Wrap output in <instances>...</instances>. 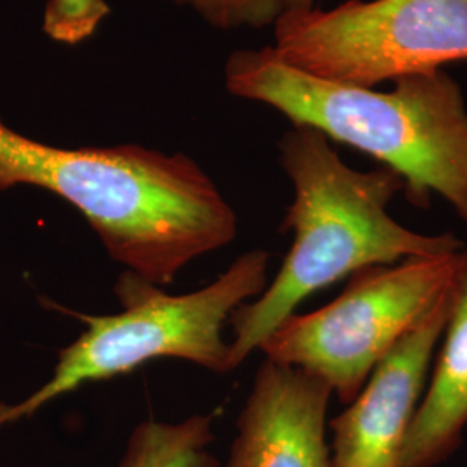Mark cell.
I'll return each instance as SVG.
<instances>
[{"instance_id":"cell-9","label":"cell","mask_w":467,"mask_h":467,"mask_svg":"<svg viewBox=\"0 0 467 467\" xmlns=\"http://www.w3.org/2000/svg\"><path fill=\"white\" fill-rule=\"evenodd\" d=\"M430 384L410 424L401 467H434L449 459L467 426V251L457 258L451 314Z\"/></svg>"},{"instance_id":"cell-3","label":"cell","mask_w":467,"mask_h":467,"mask_svg":"<svg viewBox=\"0 0 467 467\" xmlns=\"http://www.w3.org/2000/svg\"><path fill=\"white\" fill-rule=\"evenodd\" d=\"M223 75L235 98L372 156L400 175L410 202L428 208L438 194L467 222L466 99L443 69L405 75L378 92L318 78L264 47L233 52Z\"/></svg>"},{"instance_id":"cell-7","label":"cell","mask_w":467,"mask_h":467,"mask_svg":"<svg viewBox=\"0 0 467 467\" xmlns=\"http://www.w3.org/2000/svg\"><path fill=\"white\" fill-rule=\"evenodd\" d=\"M449 314L451 285L388 351L355 400L327 424L333 431L331 466L401 467L403 445Z\"/></svg>"},{"instance_id":"cell-11","label":"cell","mask_w":467,"mask_h":467,"mask_svg":"<svg viewBox=\"0 0 467 467\" xmlns=\"http://www.w3.org/2000/svg\"><path fill=\"white\" fill-rule=\"evenodd\" d=\"M222 32L274 26L285 11V0H173Z\"/></svg>"},{"instance_id":"cell-2","label":"cell","mask_w":467,"mask_h":467,"mask_svg":"<svg viewBox=\"0 0 467 467\" xmlns=\"http://www.w3.org/2000/svg\"><path fill=\"white\" fill-rule=\"evenodd\" d=\"M279 150L295 189L283 220L284 231L295 235L293 246L265 291L231 316V368L320 289L366 268L464 250L453 234L414 233L388 213L391 200L405 189L393 170L348 167L329 139L308 127L285 132Z\"/></svg>"},{"instance_id":"cell-1","label":"cell","mask_w":467,"mask_h":467,"mask_svg":"<svg viewBox=\"0 0 467 467\" xmlns=\"http://www.w3.org/2000/svg\"><path fill=\"white\" fill-rule=\"evenodd\" d=\"M19 185L69 202L115 262L158 285L237 234L233 206L182 152L135 144L67 150L0 119V191Z\"/></svg>"},{"instance_id":"cell-12","label":"cell","mask_w":467,"mask_h":467,"mask_svg":"<svg viewBox=\"0 0 467 467\" xmlns=\"http://www.w3.org/2000/svg\"><path fill=\"white\" fill-rule=\"evenodd\" d=\"M109 15L106 0H49L44 15V32L54 42L78 46L98 32Z\"/></svg>"},{"instance_id":"cell-10","label":"cell","mask_w":467,"mask_h":467,"mask_svg":"<svg viewBox=\"0 0 467 467\" xmlns=\"http://www.w3.org/2000/svg\"><path fill=\"white\" fill-rule=\"evenodd\" d=\"M213 418L192 416L181 422L142 420L129 436L118 467H218L208 453Z\"/></svg>"},{"instance_id":"cell-13","label":"cell","mask_w":467,"mask_h":467,"mask_svg":"<svg viewBox=\"0 0 467 467\" xmlns=\"http://www.w3.org/2000/svg\"><path fill=\"white\" fill-rule=\"evenodd\" d=\"M317 0H285V11L287 9H312L316 7Z\"/></svg>"},{"instance_id":"cell-8","label":"cell","mask_w":467,"mask_h":467,"mask_svg":"<svg viewBox=\"0 0 467 467\" xmlns=\"http://www.w3.org/2000/svg\"><path fill=\"white\" fill-rule=\"evenodd\" d=\"M331 397L322 379L265 358L225 467H333L326 440Z\"/></svg>"},{"instance_id":"cell-6","label":"cell","mask_w":467,"mask_h":467,"mask_svg":"<svg viewBox=\"0 0 467 467\" xmlns=\"http://www.w3.org/2000/svg\"><path fill=\"white\" fill-rule=\"evenodd\" d=\"M272 49L324 80L374 87L467 59V0H348L287 9Z\"/></svg>"},{"instance_id":"cell-4","label":"cell","mask_w":467,"mask_h":467,"mask_svg":"<svg viewBox=\"0 0 467 467\" xmlns=\"http://www.w3.org/2000/svg\"><path fill=\"white\" fill-rule=\"evenodd\" d=\"M268 285V253L251 250L204 287L170 295L161 285L127 270L115 293L121 312L85 316L67 312L87 326L59 351L49 381L15 405L0 403V428L30 418L50 401L87 383L129 374L150 360L171 357L212 372H229L231 348L222 329L234 312L258 298Z\"/></svg>"},{"instance_id":"cell-5","label":"cell","mask_w":467,"mask_h":467,"mask_svg":"<svg viewBox=\"0 0 467 467\" xmlns=\"http://www.w3.org/2000/svg\"><path fill=\"white\" fill-rule=\"evenodd\" d=\"M459 253L360 270L336 300L285 318L260 350L270 362L322 379L348 405L388 351L449 289Z\"/></svg>"}]
</instances>
